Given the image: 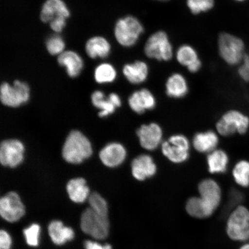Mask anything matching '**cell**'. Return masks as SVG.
Segmentation results:
<instances>
[{
  "label": "cell",
  "mask_w": 249,
  "mask_h": 249,
  "mask_svg": "<svg viewBox=\"0 0 249 249\" xmlns=\"http://www.w3.org/2000/svg\"><path fill=\"white\" fill-rule=\"evenodd\" d=\"M24 152V145L20 140H4L0 146V161L5 167H17L23 163Z\"/></svg>",
  "instance_id": "cell-11"
},
{
  "label": "cell",
  "mask_w": 249,
  "mask_h": 249,
  "mask_svg": "<svg viewBox=\"0 0 249 249\" xmlns=\"http://www.w3.org/2000/svg\"><path fill=\"white\" fill-rule=\"evenodd\" d=\"M249 127V118L236 110L227 111L216 124L218 133L223 136H230L236 133L244 135Z\"/></svg>",
  "instance_id": "cell-10"
},
{
  "label": "cell",
  "mask_w": 249,
  "mask_h": 249,
  "mask_svg": "<svg viewBox=\"0 0 249 249\" xmlns=\"http://www.w3.org/2000/svg\"><path fill=\"white\" fill-rule=\"evenodd\" d=\"M166 91L170 98L179 99L185 96L188 92L186 78L178 73L171 74L166 81Z\"/></svg>",
  "instance_id": "cell-22"
},
{
  "label": "cell",
  "mask_w": 249,
  "mask_h": 249,
  "mask_svg": "<svg viewBox=\"0 0 249 249\" xmlns=\"http://www.w3.org/2000/svg\"><path fill=\"white\" fill-rule=\"evenodd\" d=\"M186 5L193 14L198 15L211 10L214 0H186Z\"/></svg>",
  "instance_id": "cell-31"
},
{
  "label": "cell",
  "mask_w": 249,
  "mask_h": 249,
  "mask_svg": "<svg viewBox=\"0 0 249 249\" xmlns=\"http://www.w3.org/2000/svg\"><path fill=\"white\" fill-rule=\"evenodd\" d=\"M67 191L71 201L82 203L89 196V189L85 179L77 178L71 179L67 183Z\"/></svg>",
  "instance_id": "cell-24"
},
{
  "label": "cell",
  "mask_w": 249,
  "mask_h": 249,
  "mask_svg": "<svg viewBox=\"0 0 249 249\" xmlns=\"http://www.w3.org/2000/svg\"><path fill=\"white\" fill-rule=\"evenodd\" d=\"M85 247L86 249H112L111 246L109 244L102 246L97 242L91 241H86Z\"/></svg>",
  "instance_id": "cell-37"
},
{
  "label": "cell",
  "mask_w": 249,
  "mask_h": 249,
  "mask_svg": "<svg viewBox=\"0 0 249 249\" xmlns=\"http://www.w3.org/2000/svg\"><path fill=\"white\" fill-rule=\"evenodd\" d=\"M200 197L189 198L186 210L190 215L204 219L213 214L220 203L222 193L218 183L212 179H206L198 185Z\"/></svg>",
  "instance_id": "cell-1"
},
{
  "label": "cell",
  "mask_w": 249,
  "mask_h": 249,
  "mask_svg": "<svg viewBox=\"0 0 249 249\" xmlns=\"http://www.w3.org/2000/svg\"><path fill=\"white\" fill-rule=\"evenodd\" d=\"M158 1H169V0H158Z\"/></svg>",
  "instance_id": "cell-42"
},
{
  "label": "cell",
  "mask_w": 249,
  "mask_h": 249,
  "mask_svg": "<svg viewBox=\"0 0 249 249\" xmlns=\"http://www.w3.org/2000/svg\"><path fill=\"white\" fill-rule=\"evenodd\" d=\"M91 101L93 105L100 110L98 114L101 118L107 117L113 114L117 108L108 97L106 98L104 93L101 91L92 93Z\"/></svg>",
  "instance_id": "cell-26"
},
{
  "label": "cell",
  "mask_w": 249,
  "mask_h": 249,
  "mask_svg": "<svg viewBox=\"0 0 249 249\" xmlns=\"http://www.w3.org/2000/svg\"><path fill=\"white\" fill-rule=\"evenodd\" d=\"M128 104L134 112L141 114L155 108L157 101L153 93L144 89L133 92L129 96Z\"/></svg>",
  "instance_id": "cell-17"
},
{
  "label": "cell",
  "mask_w": 249,
  "mask_h": 249,
  "mask_svg": "<svg viewBox=\"0 0 249 249\" xmlns=\"http://www.w3.org/2000/svg\"><path fill=\"white\" fill-rule=\"evenodd\" d=\"M80 226L86 234L96 239H104L108 235L110 224L108 216H102L89 208L83 212Z\"/></svg>",
  "instance_id": "cell-6"
},
{
  "label": "cell",
  "mask_w": 249,
  "mask_h": 249,
  "mask_svg": "<svg viewBox=\"0 0 249 249\" xmlns=\"http://www.w3.org/2000/svg\"><path fill=\"white\" fill-rule=\"evenodd\" d=\"M25 213L24 205L17 193L9 192L0 200V214L7 222H17L24 215Z\"/></svg>",
  "instance_id": "cell-12"
},
{
  "label": "cell",
  "mask_w": 249,
  "mask_h": 249,
  "mask_svg": "<svg viewBox=\"0 0 249 249\" xmlns=\"http://www.w3.org/2000/svg\"><path fill=\"white\" fill-rule=\"evenodd\" d=\"M191 144L183 135H174L161 145V152L168 160L175 164L185 162L189 157Z\"/></svg>",
  "instance_id": "cell-8"
},
{
  "label": "cell",
  "mask_w": 249,
  "mask_h": 249,
  "mask_svg": "<svg viewBox=\"0 0 249 249\" xmlns=\"http://www.w3.org/2000/svg\"><path fill=\"white\" fill-rule=\"evenodd\" d=\"M219 143L217 133L212 130L196 133L192 144L196 151L200 153L210 154L216 149Z\"/></svg>",
  "instance_id": "cell-21"
},
{
  "label": "cell",
  "mask_w": 249,
  "mask_h": 249,
  "mask_svg": "<svg viewBox=\"0 0 249 249\" xmlns=\"http://www.w3.org/2000/svg\"><path fill=\"white\" fill-rule=\"evenodd\" d=\"M67 20L65 18H55L49 23V26L56 34L60 33L66 27Z\"/></svg>",
  "instance_id": "cell-35"
},
{
  "label": "cell",
  "mask_w": 249,
  "mask_h": 249,
  "mask_svg": "<svg viewBox=\"0 0 249 249\" xmlns=\"http://www.w3.org/2000/svg\"><path fill=\"white\" fill-rule=\"evenodd\" d=\"M176 58L180 65L186 68L199 59L197 51L189 45L179 47L176 52Z\"/></svg>",
  "instance_id": "cell-28"
},
{
  "label": "cell",
  "mask_w": 249,
  "mask_h": 249,
  "mask_svg": "<svg viewBox=\"0 0 249 249\" xmlns=\"http://www.w3.org/2000/svg\"><path fill=\"white\" fill-rule=\"evenodd\" d=\"M234 1L238 2H243L246 1V0H234Z\"/></svg>",
  "instance_id": "cell-41"
},
{
  "label": "cell",
  "mask_w": 249,
  "mask_h": 249,
  "mask_svg": "<svg viewBox=\"0 0 249 249\" xmlns=\"http://www.w3.org/2000/svg\"><path fill=\"white\" fill-rule=\"evenodd\" d=\"M50 237L54 244L62 245L68 241L72 240L74 233L71 227L64 226L61 221H53L48 227Z\"/></svg>",
  "instance_id": "cell-23"
},
{
  "label": "cell",
  "mask_w": 249,
  "mask_h": 249,
  "mask_svg": "<svg viewBox=\"0 0 249 249\" xmlns=\"http://www.w3.org/2000/svg\"><path fill=\"white\" fill-rule=\"evenodd\" d=\"M85 51L87 55L92 59H104L110 54L111 45L104 36H96L87 40Z\"/></svg>",
  "instance_id": "cell-19"
},
{
  "label": "cell",
  "mask_w": 249,
  "mask_h": 249,
  "mask_svg": "<svg viewBox=\"0 0 249 249\" xmlns=\"http://www.w3.org/2000/svg\"><path fill=\"white\" fill-rule=\"evenodd\" d=\"M57 62L60 66L65 68L68 75L71 78L79 76L85 65L82 56L73 51H65L58 55Z\"/></svg>",
  "instance_id": "cell-18"
},
{
  "label": "cell",
  "mask_w": 249,
  "mask_h": 249,
  "mask_svg": "<svg viewBox=\"0 0 249 249\" xmlns=\"http://www.w3.org/2000/svg\"><path fill=\"white\" fill-rule=\"evenodd\" d=\"M232 175L237 184L242 187L249 186V161L241 160L235 164Z\"/></svg>",
  "instance_id": "cell-29"
},
{
  "label": "cell",
  "mask_w": 249,
  "mask_h": 249,
  "mask_svg": "<svg viewBox=\"0 0 249 249\" xmlns=\"http://www.w3.org/2000/svg\"><path fill=\"white\" fill-rule=\"evenodd\" d=\"M99 159L105 166L115 168L120 166L125 160L127 151L125 147L119 142H110L99 152Z\"/></svg>",
  "instance_id": "cell-14"
},
{
  "label": "cell",
  "mask_w": 249,
  "mask_h": 249,
  "mask_svg": "<svg viewBox=\"0 0 249 249\" xmlns=\"http://www.w3.org/2000/svg\"><path fill=\"white\" fill-rule=\"evenodd\" d=\"M40 227L37 224H33L23 230L27 244L32 247H36L39 245V238Z\"/></svg>",
  "instance_id": "cell-33"
},
{
  "label": "cell",
  "mask_w": 249,
  "mask_h": 249,
  "mask_svg": "<svg viewBox=\"0 0 249 249\" xmlns=\"http://www.w3.org/2000/svg\"><path fill=\"white\" fill-rule=\"evenodd\" d=\"M46 48L52 55H59L65 51L66 43L62 36L58 34H53L46 38Z\"/></svg>",
  "instance_id": "cell-30"
},
{
  "label": "cell",
  "mask_w": 249,
  "mask_h": 249,
  "mask_svg": "<svg viewBox=\"0 0 249 249\" xmlns=\"http://www.w3.org/2000/svg\"><path fill=\"white\" fill-rule=\"evenodd\" d=\"M12 246V239L9 233L1 230L0 231V249H11Z\"/></svg>",
  "instance_id": "cell-36"
},
{
  "label": "cell",
  "mask_w": 249,
  "mask_h": 249,
  "mask_svg": "<svg viewBox=\"0 0 249 249\" xmlns=\"http://www.w3.org/2000/svg\"><path fill=\"white\" fill-rule=\"evenodd\" d=\"M137 136L142 147L151 151L161 145L163 133L160 124L152 123L140 126L137 131Z\"/></svg>",
  "instance_id": "cell-13"
},
{
  "label": "cell",
  "mask_w": 249,
  "mask_h": 249,
  "mask_svg": "<svg viewBox=\"0 0 249 249\" xmlns=\"http://www.w3.org/2000/svg\"><path fill=\"white\" fill-rule=\"evenodd\" d=\"M29 85L20 80H15L13 85L3 83L0 88V99L3 105L10 107H18L29 101Z\"/></svg>",
  "instance_id": "cell-7"
},
{
  "label": "cell",
  "mask_w": 249,
  "mask_h": 249,
  "mask_svg": "<svg viewBox=\"0 0 249 249\" xmlns=\"http://www.w3.org/2000/svg\"><path fill=\"white\" fill-rule=\"evenodd\" d=\"M71 13L69 7L64 0H46L40 12L42 22L49 23L57 18H69Z\"/></svg>",
  "instance_id": "cell-15"
},
{
  "label": "cell",
  "mask_w": 249,
  "mask_h": 249,
  "mask_svg": "<svg viewBox=\"0 0 249 249\" xmlns=\"http://www.w3.org/2000/svg\"><path fill=\"white\" fill-rule=\"evenodd\" d=\"M144 27L138 18L127 15L118 19L114 28L117 42L124 48H131L139 41Z\"/></svg>",
  "instance_id": "cell-3"
},
{
  "label": "cell",
  "mask_w": 249,
  "mask_h": 249,
  "mask_svg": "<svg viewBox=\"0 0 249 249\" xmlns=\"http://www.w3.org/2000/svg\"><path fill=\"white\" fill-rule=\"evenodd\" d=\"M144 53L147 57L160 61H168L173 57V47L167 34L158 31L146 41Z\"/></svg>",
  "instance_id": "cell-5"
},
{
  "label": "cell",
  "mask_w": 249,
  "mask_h": 249,
  "mask_svg": "<svg viewBox=\"0 0 249 249\" xmlns=\"http://www.w3.org/2000/svg\"><path fill=\"white\" fill-rule=\"evenodd\" d=\"M92 153L91 142L78 130H73L68 135L62 149L64 160L73 164L82 163L91 157Z\"/></svg>",
  "instance_id": "cell-2"
},
{
  "label": "cell",
  "mask_w": 249,
  "mask_h": 249,
  "mask_svg": "<svg viewBox=\"0 0 249 249\" xmlns=\"http://www.w3.org/2000/svg\"><path fill=\"white\" fill-rule=\"evenodd\" d=\"M227 232L232 240L245 242L249 239V211L239 206L232 212L227 224Z\"/></svg>",
  "instance_id": "cell-9"
},
{
  "label": "cell",
  "mask_w": 249,
  "mask_h": 249,
  "mask_svg": "<svg viewBox=\"0 0 249 249\" xmlns=\"http://www.w3.org/2000/svg\"><path fill=\"white\" fill-rule=\"evenodd\" d=\"M218 49L220 57L227 64L235 65L241 63L244 58V41L232 34L222 33L218 38Z\"/></svg>",
  "instance_id": "cell-4"
},
{
  "label": "cell",
  "mask_w": 249,
  "mask_h": 249,
  "mask_svg": "<svg viewBox=\"0 0 249 249\" xmlns=\"http://www.w3.org/2000/svg\"><path fill=\"white\" fill-rule=\"evenodd\" d=\"M123 74L127 81L133 85H140L145 82L149 74L148 65L142 61H136L124 65Z\"/></svg>",
  "instance_id": "cell-20"
},
{
  "label": "cell",
  "mask_w": 249,
  "mask_h": 249,
  "mask_svg": "<svg viewBox=\"0 0 249 249\" xmlns=\"http://www.w3.org/2000/svg\"><path fill=\"white\" fill-rule=\"evenodd\" d=\"M238 69V74L241 79L249 82V55L245 54Z\"/></svg>",
  "instance_id": "cell-34"
},
{
  "label": "cell",
  "mask_w": 249,
  "mask_h": 249,
  "mask_svg": "<svg viewBox=\"0 0 249 249\" xmlns=\"http://www.w3.org/2000/svg\"><path fill=\"white\" fill-rule=\"evenodd\" d=\"M202 66L201 61L200 59L196 61L191 65H189L188 67H187V69L191 73H196L201 69Z\"/></svg>",
  "instance_id": "cell-38"
},
{
  "label": "cell",
  "mask_w": 249,
  "mask_h": 249,
  "mask_svg": "<svg viewBox=\"0 0 249 249\" xmlns=\"http://www.w3.org/2000/svg\"><path fill=\"white\" fill-rule=\"evenodd\" d=\"M109 99L113 103V105L116 107H119L121 105V99L116 93H111L108 96Z\"/></svg>",
  "instance_id": "cell-39"
},
{
  "label": "cell",
  "mask_w": 249,
  "mask_h": 249,
  "mask_svg": "<svg viewBox=\"0 0 249 249\" xmlns=\"http://www.w3.org/2000/svg\"><path fill=\"white\" fill-rule=\"evenodd\" d=\"M208 170L212 174L226 172L229 163L228 155L222 149H214L208 154L207 158Z\"/></svg>",
  "instance_id": "cell-25"
},
{
  "label": "cell",
  "mask_w": 249,
  "mask_h": 249,
  "mask_svg": "<svg viewBox=\"0 0 249 249\" xmlns=\"http://www.w3.org/2000/svg\"><path fill=\"white\" fill-rule=\"evenodd\" d=\"M89 202L92 210L102 216H108L107 203L101 196L93 193L89 196Z\"/></svg>",
  "instance_id": "cell-32"
},
{
  "label": "cell",
  "mask_w": 249,
  "mask_h": 249,
  "mask_svg": "<svg viewBox=\"0 0 249 249\" xmlns=\"http://www.w3.org/2000/svg\"><path fill=\"white\" fill-rule=\"evenodd\" d=\"M240 249H249V244L243 246Z\"/></svg>",
  "instance_id": "cell-40"
},
{
  "label": "cell",
  "mask_w": 249,
  "mask_h": 249,
  "mask_svg": "<svg viewBox=\"0 0 249 249\" xmlns=\"http://www.w3.org/2000/svg\"><path fill=\"white\" fill-rule=\"evenodd\" d=\"M117 72L113 65L104 62L96 67L94 71V78L99 84H107L114 82Z\"/></svg>",
  "instance_id": "cell-27"
},
{
  "label": "cell",
  "mask_w": 249,
  "mask_h": 249,
  "mask_svg": "<svg viewBox=\"0 0 249 249\" xmlns=\"http://www.w3.org/2000/svg\"><path fill=\"white\" fill-rule=\"evenodd\" d=\"M131 170L134 178L142 181L155 176L157 173V167L150 155L142 154L134 159Z\"/></svg>",
  "instance_id": "cell-16"
}]
</instances>
